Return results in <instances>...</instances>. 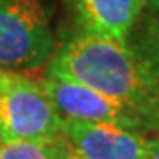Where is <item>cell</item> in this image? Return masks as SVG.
<instances>
[{
  "label": "cell",
  "instance_id": "cell-6",
  "mask_svg": "<svg viewBox=\"0 0 159 159\" xmlns=\"http://www.w3.org/2000/svg\"><path fill=\"white\" fill-rule=\"evenodd\" d=\"M145 0H74L83 32L125 43L142 16Z\"/></svg>",
  "mask_w": 159,
  "mask_h": 159
},
{
  "label": "cell",
  "instance_id": "cell-4",
  "mask_svg": "<svg viewBox=\"0 0 159 159\" xmlns=\"http://www.w3.org/2000/svg\"><path fill=\"white\" fill-rule=\"evenodd\" d=\"M76 159H147L150 140L145 133L110 122L64 120Z\"/></svg>",
  "mask_w": 159,
  "mask_h": 159
},
{
  "label": "cell",
  "instance_id": "cell-5",
  "mask_svg": "<svg viewBox=\"0 0 159 159\" xmlns=\"http://www.w3.org/2000/svg\"><path fill=\"white\" fill-rule=\"evenodd\" d=\"M39 83L64 120L110 122L145 133L143 124L133 111L92 89L51 76L39 80Z\"/></svg>",
  "mask_w": 159,
  "mask_h": 159
},
{
  "label": "cell",
  "instance_id": "cell-1",
  "mask_svg": "<svg viewBox=\"0 0 159 159\" xmlns=\"http://www.w3.org/2000/svg\"><path fill=\"white\" fill-rule=\"evenodd\" d=\"M48 76L69 80L120 102L159 131V25H145L125 43L83 32L51 57Z\"/></svg>",
  "mask_w": 159,
  "mask_h": 159
},
{
  "label": "cell",
  "instance_id": "cell-2",
  "mask_svg": "<svg viewBox=\"0 0 159 159\" xmlns=\"http://www.w3.org/2000/svg\"><path fill=\"white\" fill-rule=\"evenodd\" d=\"M57 136H64V119L39 80L0 69V140L43 142Z\"/></svg>",
  "mask_w": 159,
  "mask_h": 159
},
{
  "label": "cell",
  "instance_id": "cell-9",
  "mask_svg": "<svg viewBox=\"0 0 159 159\" xmlns=\"http://www.w3.org/2000/svg\"><path fill=\"white\" fill-rule=\"evenodd\" d=\"M150 4H152L156 9H159V0H150Z\"/></svg>",
  "mask_w": 159,
  "mask_h": 159
},
{
  "label": "cell",
  "instance_id": "cell-7",
  "mask_svg": "<svg viewBox=\"0 0 159 159\" xmlns=\"http://www.w3.org/2000/svg\"><path fill=\"white\" fill-rule=\"evenodd\" d=\"M0 159H76L66 136L43 142H2Z\"/></svg>",
  "mask_w": 159,
  "mask_h": 159
},
{
  "label": "cell",
  "instance_id": "cell-3",
  "mask_svg": "<svg viewBox=\"0 0 159 159\" xmlns=\"http://www.w3.org/2000/svg\"><path fill=\"white\" fill-rule=\"evenodd\" d=\"M53 50L50 20L37 0H0V69L41 67Z\"/></svg>",
  "mask_w": 159,
  "mask_h": 159
},
{
  "label": "cell",
  "instance_id": "cell-10",
  "mask_svg": "<svg viewBox=\"0 0 159 159\" xmlns=\"http://www.w3.org/2000/svg\"><path fill=\"white\" fill-rule=\"evenodd\" d=\"M0 143H2V140H0Z\"/></svg>",
  "mask_w": 159,
  "mask_h": 159
},
{
  "label": "cell",
  "instance_id": "cell-8",
  "mask_svg": "<svg viewBox=\"0 0 159 159\" xmlns=\"http://www.w3.org/2000/svg\"><path fill=\"white\" fill-rule=\"evenodd\" d=\"M147 159H159V134L150 140V147H148V157Z\"/></svg>",
  "mask_w": 159,
  "mask_h": 159
}]
</instances>
